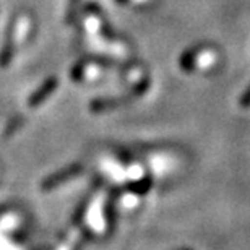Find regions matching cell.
Instances as JSON below:
<instances>
[{
  "label": "cell",
  "mask_w": 250,
  "mask_h": 250,
  "mask_svg": "<svg viewBox=\"0 0 250 250\" xmlns=\"http://www.w3.org/2000/svg\"><path fill=\"white\" fill-rule=\"evenodd\" d=\"M149 88V80L145 78L142 80L137 86L133 88V91L125 98H119V99H96V101L91 103V111L93 112H106V111H111V109H116V107H121L124 104H127L133 99H137L138 96L146 91Z\"/></svg>",
  "instance_id": "1"
},
{
  "label": "cell",
  "mask_w": 250,
  "mask_h": 250,
  "mask_svg": "<svg viewBox=\"0 0 250 250\" xmlns=\"http://www.w3.org/2000/svg\"><path fill=\"white\" fill-rule=\"evenodd\" d=\"M78 174H82V166H80V164H73V166L63 169L62 172H59V174H56V176L49 177L47 181L44 182V188H54V187L61 186L62 182L68 181V179L78 176Z\"/></svg>",
  "instance_id": "2"
},
{
  "label": "cell",
  "mask_w": 250,
  "mask_h": 250,
  "mask_svg": "<svg viewBox=\"0 0 250 250\" xmlns=\"http://www.w3.org/2000/svg\"><path fill=\"white\" fill-rule=\"evenodd\" d=\"M200 51H202V46H197L182 54V57L179 59V65H181L184 72H193L195 63H197V59L200 56Z\"/></svg>",
  "instance_id": "3"
},
{
  "label": "cell",
  "mask_w": 250,
  "mask_h": 250,
  "mask_svg": "<svg viewBox=\"0 0 250 250\" xmlns=\"http://www.w3.org/2000/svg\"><path fill=\"white\" fill-rule=\"evenodd\" d=\"M151 187H153L151 177H143V179H140V181H137V182L130 184L128 190H130V192H133V193H137V195H143V193H146Z\"/></svg>",
  "instance_id": "4"
},
{
  "label": "cell",
  "mask_w": 250,
  "mask_h": 250,
  "mask_svg": "<svg viewBox=\"0 0 250 250\" xmlns=\"http://www.w3.org/2000/svg\"><path fill=\"white\" fill-rule=\"evenodd\" d=\"M56 84H57V82H56V78H51L49 82L44 84V86L41 88V91H39L36 96H34L33 99H31V104H34V103H41V101H44L49 94H51L52 91H54V88H56Z\"/></svg>",
  "instance_id": "5"
},
{
  "label": "cell",
  "mask_w": 250,
  "mask_h": 250,
  "mask_svg": "<svg viewBox=\"0 0 250 250\" xmlns=\"http://www.w3.org/2000/svg\"><path fill=\"white\" fill-rule=\"evenodd\" d=\"M80 3H82V0H70V2H68L67 12H65V21H67L68 24H72L75 20H77V13H78Z\"/></svg>",
  "instance_id": "6"
},
{
  "label": "cell",
  "mask_w": 250,
  "mask_h": 250,
  "mask_svg": "<svg viewBox=\"0 0 250 250\" xmlns=\"http://www.w3.org/2000/svg\"><path fill=\"white\" fill-rule=\"evenodd\" d=\"M241 106L242 107H250V86L244 91L242 98H241Z\"/></svg>",
  "instance_id": "7"
},
{
  "label": "cell",
  "mask_w": 250,
  "mask_h": 250,
  "mask_svg": "<svg viewBox=\"0 0 250 250\" xmlns=\"http://www.w3.org/2000/svg\"><path fill=\"white\" fill-rule=\"evenodd\" d=\"M117 2H119V3H125L127 0H117Z\"/></svg>",
  "instance_id": "8"
}]
</instances>
